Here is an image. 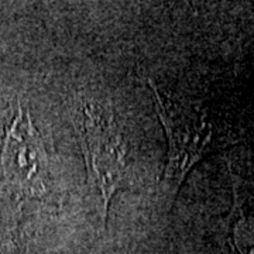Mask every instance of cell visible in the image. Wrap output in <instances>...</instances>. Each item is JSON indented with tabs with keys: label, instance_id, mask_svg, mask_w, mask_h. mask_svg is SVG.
<instances>
[{
	"label": "cell",
	"instance_id": "6da1fadb",
	"mask_svg": "<svg viewBox=\"0 0 254 254\" xmlns=\"http://www.w3.org/2000/svg\"><path fill=\"white\" fill-rule=\"evenodd\" d=\"M154 109L167 137V163L160 181V196L167 210L173 208L190 173L205 158L215 138V128L203 110L174 98L148 79Z\"/></svg>",
	"mask_w": 254,
	"mask_h": 254
},
{
	"label": "cell",
	"instance_id": "7a4b0ae2",
	"mask_svg": "<svg viewBox=\"0 0 254 254\" xmlns=\"http://www.w3.org/2000/svg\"><path fill=\"white\" fill-rule=\"evenodd\" d=\"M46 143L21 100L0 122V178L23 196L50 195V165Z\"/></svg>",
	"mask_w": 254,
	"mask_h": 254
},
{
	"label": "cell",
	"instance_id": "3957f363",
	"mask_svg": "<svg viewBox=\"0 0 254 254\" xmlns=\"http://www.w3.org/2000/svg\"><path fill=\"white\" fill-rule=\"evenodd\" d=\"M78 128L88 180L99 196L102 222L106 223L110 203L127 181L126 141L115 120L95 105L83 106Z\"/></svg>",
	"mask_w": 254,
	"mask_h": 254
},
{
	"label": "cell",
	"instance_id": "277c9868",
	"mask_svg": "<svg viewBox=\"0 0 254 254\" xmlns=\"http://www.w3.org/2000/svg\"><path fill=\"white\" fill-rule=\"evenodd\" d=\"M232 245L237 254H254V215L247 213L240 205L235 192V206L232 210Z\"/></svg>",
	"mask_w": 254,
	"mask_h": 254
},
{
	"label": "cell",
	"instance_id": "5b68a950",
	"mask_svg": "<svg viewBox=\"0 0 254 254\" xmlns=\"http://www.w3.org/2000/svg\"><path fill=\"white\" fill-rule=\"evenodd\" d=\"M18 237L14 227H6L0 232V254H17Z\"/></svg>",
	"mask_w": 254,
	"mask_h": 254
}]
</instances>
